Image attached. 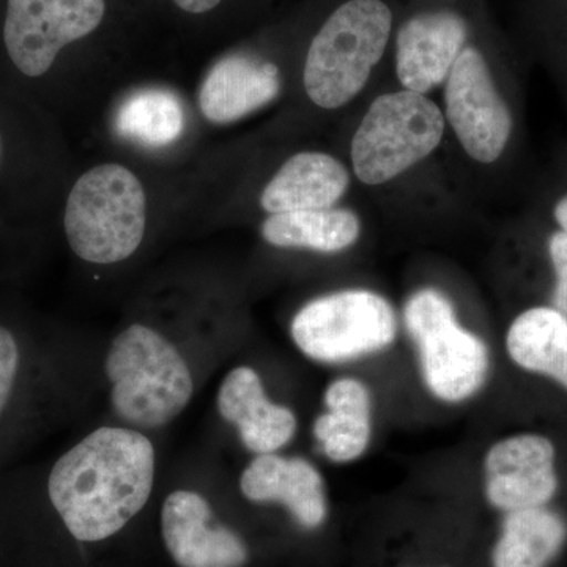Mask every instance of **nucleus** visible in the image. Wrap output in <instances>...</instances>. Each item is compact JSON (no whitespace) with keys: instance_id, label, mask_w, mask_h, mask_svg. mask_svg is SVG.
<instances>
[{"instance_id":"obj_2","label":"nucleus","mask_w":567,"mask_h":567,"mask_svg":"<svg viewBox=\"0 0 567 567\" xmlns=\"http://www.w3.org/2000/svg\"><path fill=\"white\" fill-rule=\"evenodd\" d=\"M104 372L115 415L133 427H164L193 399L189 364L166 336L147 324H130L112 339Z\"/></svg>"},{"instance_id":"obj_18","label":"nucleus","mask_w":567,"mask_h":567,"mask_svg":"<svg viewBox=\"0 0 567 567\" xmlns=\"http://www.w3.org/2000/svg\"><path fill=\"white\" fill-rule=\"evenodd\" d=\"M567 539L565 518L546 506L507 513L492 551L494 567H547Z\"/></svg>"},{"instance_id":"obj_8","label":"nucleus","mask_w":567,"mask_h":567,"mask_svg":"<svg viewBox=\"0 0 567 567\" xmlns=\"http://www.w3.org/2000/svg\"><path fill=\"white\" fill-rule=\"evenodd\" d=\"M104 13V0H9L3 24L7 54L25 76H43L63 48L100 28Z\"/></svg>"},{"instance_id":"obj_16","label":"nucleus","mask_w":567,"mask_h":567,"mask_svg":"<svg viewBox=\"0 0 567 567\" xmlns=\"http://www.w3.org/2000/svg\"><path fill=\"white\" fill-rule=\"evenodd\" d=\"M344 164L320 152H301L282 164L265 186L260 205L265 212L290 213L331 208L349 188Z\"/></svg>"},{"instance_id":"obj_24","label":"nucleus","mask_w":567,"mask_h":567,"mask_svg":"<svg viewBox=\"0 0 567 567\" xmlns=\"http://www.w3.org/2000/svg\"><path fill=\"white\" fill-rule=\"evenodd\" d=\"M178 9L188 11L193 14H203L212 11L223 2V0H174Z\"/></svg>"},{"instance_id":"obj_13","label":"nucleus","mask_w":567,"mask_h":567,"mask_svg":"<svg viewBox=\"0 0 567 567\" xmlns=\"http://www.w3.org/2000/svg\"><path fill=\"white\" fill-rule=\"evenodd\" d=\"M240 491L252 503H279L306 529L322 527L327 520L323 477L305 458L259 454L241 473Z\"/></svg>"},{"instance_id":"obj_27","label":"nucleus","mask_w":567,"mask_h":567,"mask_svg":"<svg viewBox=\"0 0 567 567\" xmlns=\"http://www.w3.org/2000/svg\"><path fill=\"white\" fill-rule=\"evenodd\" d=\"M0 159H2V137H0Z\"/></svg>"},{"instance_id":"obj_1","label":"nucleus","mask_w":567,"mask_h":567,"mask_svg":"<svg viewBox=\"0 0 567 567\" xmlns=\"http://www.w3.org/2000/svg\"><path fill=\"white\" fill-rule=\"evenodd\" d=\"M155 447L142 432L100 427L51 466L47 498L63 532L80 544L117 536L151 499Z\"/></svg>"},{"instance_id":"obj_6","label":"nucleus","mask_w":567,"mask_h":567,"mask_svg":"<svg viewBox=\"0 0 567 567\" xmlns=\"http://www.w3.org/2000/svg\"><path fill=\"white\" fill-rule=\"evenodd\" d=\"M445 118L432 100L401 91L379 96L352 141L354 174L365 185L393 181L439 147Z\"/></svg>"},{"instance_id":"obj_17","label":"nucleus","mask_w":567,"mask_h":567,"mask_svg":"<svg viewBox=\"0 0 567 567\" xmlns=\"http://www.w3.org/2000/svg\"><path fill=\"white\" fill-rule=\"evenodd\" d=\"M327 412L317 417L315 435L324 456L338 464L363 456L371 442V394L354 379L334 380L324 391Z\"/></svg>"},{"instance_id":"obj_22","label":"nucleus","mask_w":567,"mask_h":567,"mask_svg":"<svg viewBox=\"0 0 567 567\" xmlns=\"http://www.w3.org/2000/svg\"><path fill=\"white\" fill-rule=\"evenodd\" d=\"M24 352L18 336L0 323V423L10 412L20 386Z\"/></svg>"},{"instance_id":"obj_7","label":"nucleus","mask_w":567,"mask_h":567,"mask_svg":"<svg viewBox=\"0 0 567 567\" xmlns=\"http://www.w3.org/2000/svg\"><path fill=\"white\" fill-rule=\"evenodd\" d=\"M290 334L311 360L346 363L393 344L398 319L379 293L344 290L305 305L293 317Z\"/></svg>"},{"instance_id":"obj_4","label":"nucleus","mask_w":567,"mask_h":567,"mask_svg":"<svg viewBox=\"0 0 567 567\" xmlns=\"http://www.w3.org/2000/svg\"><path fill=\"white\" fill-rule=\"evenodd\" d=\"M393 14L382 0H349L328 18L309 47L305 89L323 110L352 102L382 59Z\"/></svg>"},{"instance_id":"obj_12","label":"nucleus","mask_w":567,"mask_h":567,"mask_svg":"<svg viewBox=\"0 0 567 567\" xmlns=\"http://www.w3.org/2000/svg\"><path fill=\"white\" fill-rule=\"evenodd\" d=\"M466 24L453 11L417 14L398 33V78L405 91L427 93L450 76L464 50Z\"/></svg>"},{"instance_id":"obj_9","label":"nucleus","mask_w":567,"mask_h":567,"mask_svg":"<svg viewBox=\"0 0 567 567\" xmlns=\"http://www.w3.org/2000/svg\"><path fill=\"white\" fill-rule=\"evenodd\" d=\"M445 100L447 121L464 151L476 162H496L509 141L513 117L475 48L458 54L446 80Z\"/></svg>"},{"instance_id":"obj_3","label":"nucleus","mask_w":567,"mask_h":567,"mask_svg":"<svg viewBox=\"0 0 567 567\" xmlns=\"http://www.w3.org/2000/svg\"><path fill=\"white\" fill-rule=\"evenodd\" d=\"M71 251L89 264L130 259L147 229V196L136 174L122 164L92 167L71 188L63 216Z\"/></svg>"},{"instance_id":"obj_15","label":"nucleus","mask_w":567,"mask_h":567,"mask_svg":"<svg viewBox=\"0 0 567 567\" xmlns=\"http://www.w3.org/2000/svg\"><path fill=\"white\" fill-rule=\"evenodd\" d=\"M279 92L281 74L275 63L254 55L230 54L208 71L197 102L208 122L227 125L267 106Z\"/></svg>"},{"instance_id":"obj_23","label":"nucleus","mask_w":567,"mask_h":567,"mask_svg":"<svg viewBox=\"0 0 567 567\" xmlns=\"http://www.w3.org/2000/svg\"><path fill=\"white\" fill-rule=\"evenodd\" d=\"M548 256L554 265L555 282L554 308L567 316V234L559 230L548 240Z\"/></svg>"},{"instance_id":"obj_20","label":"nucleus","mask_w":567,"mask_h":567,"mask_svg":"<svg viewBox=\"0 0 567 567\" xmlns=\"http://www.w3.org/2000/svg\"><path fill=\"white\" fill-rule=\"evenodd\" d=\"M506 349L518 368L555 380L567 360V316L548 306L522 312L507 331Z\"/></svg>"},{"instance_id":"obj_19","label":"nucleus","mask_w":567,"mask_h":567,"mask_svg":"<svg viewBox=\"0 0 567 567\" xmlns=\"http://www.w3.org/2000/svg\"><path fill=\"white\" fill-rule=\"evenodd\" d=\"M262 237L278 248H303L311 251L341 252L357 244L361 224L346 208H324L275 213L262 223Z\"/></svg>"},{"instance_id":"obj_5","label":"nucleus","mask_w":567,"mask_h":567,"mask_svg":"<svg viewBox=\"0 0 567 567\" xmlns=\"http://www.w3.org/2000/svg\"><path fill=\"white\" fill-rule=\"evenodd\" d=\"M404 322L420 354L425 386L436 399L457 404L483 388L491 369L487 346L461 327L445 295L417 290L406 301Z\"/></svg>"},{"instance_id":"obj_11","label":"nucleus","mask_w":567,"mask_h":567,"mask_svg":"<svg viewBox=\"0 0 567 567\" xmlns=\"http://www.w3.org/2000/svg\"><path fill=\"white\" fill-rule=\"evenodd\" d=\"M557 450L550 439L520 434L499 440L484 461L486 496L496 509L546 506L558 491Z\"/></svg>"},{"instance_id":"obj_14","label":"nucleus","mask_w":567,"mask_h":567,"mask_svg":"<svg viewBox=\"0 0 567 567\" xmlns=\"http://www.w3.org/2000/svg\"><path fill=\"white\" fill-rule=\"evenodd\" d=\"M216 405L223 420L237 427L244 445L257 456L281 450L297 432L292 410L271 402L259 374L246 365L224 377Z\"/></svg>"},{"instance_id":"obj_21","label":"nucleus","mask_w":567,"mask_h":567,"mask_svg":"<svg viewBox=\"0 0 567 567\" xmlns=\"http://www.w3.org/2000/svg\"><path fill=\"white\" fill-rule=\"evenodd\" d=\"M185 111L178 96L166 89H142L123 100L115 114V130L125 140L164 147L185 130Z\"/></svg>"},{"instance_id":"obj_25","label":"nucleus","mask_w":567,"mask_h":567,"mask_svg":"<svg viewBox=\"0 0 567 567\" xmlns=\"http://www.w3.org/2000/svg\"><path fill=\"white\" fill-rule=\"evenodd\" d=\"M554 215L559 227H561L563 233L567 234V196L561 197V199L558 200V204L555 205Z\"/></svg>"},{"instance_id":"obj_10","label":"nucleus","mask_w":567,"mask_h":567,"mask_svg":"<svg viewBox=\"0 0 567 567\" xmlns=\"http://www.w3.org/2000/svg\"><path fill=\"white\" fill-rule=\"evenodd\" d=\"M167 555L177 567H245L244 537L216 518L205 496L193 491L167 495L159 514Z\"/></svg>"},{"instance_id":"obj_26","label":"nucleus","mask_w":567,"mask_h":567,"mask_svg":"<svg viewBox=\"0 0 567 567\" xmlns=\"http://www.w3.org/2000/svg\"><path fill=\"white\" fill-rule=\"evenodd\" d=\"M555 380L561 385L563 388H566L567 390V360L566 363L563 364V368L559 369V372L557 377H555Z\"/></svg>"}]
</instances>
